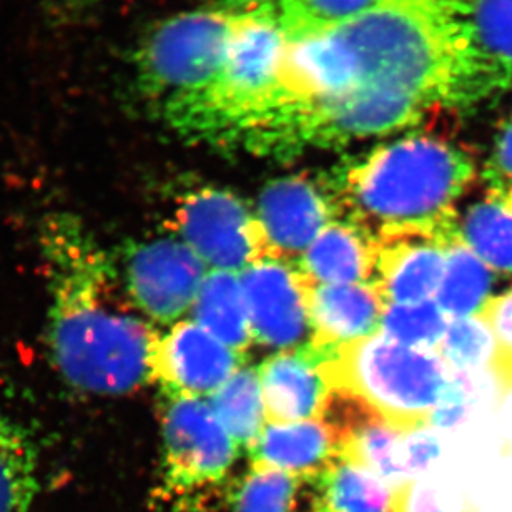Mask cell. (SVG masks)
<instances>
[{
  "label": "cell",
  "instance_id": "1",
  "mask_svg": "<svg viewBox=\"0 0 512 512\" xmlns=\"http://www.w3.org/2000/svg\"><path fill=\"white\" fill-rule=\"evenodd\" d=\"M512 67L479 40L473 0H376L350 19L286 32L265 89L213 148L290 160L416 127L496 99Z\"/></svg>",
  "mask_w": 512,
  "mask_h": 512
},
{
  "label": "cell",
  "instance_id": "2",
  "mask_svg": "<svg viewBox=\"0 0 512 512\" xmlns=\"http://www.w3.org/2000/svg\"><path fill=\"white\" fill-rule=\"evenodd\" d=\"M44 265L45 343L65 383L120 396L153 383L162 335L138 311L119 266L84 220L54 212L37 233Z\"/></svg>",
  "mask_w": 512,
  "mask_h": 512
},
{
  "label": "cell",
  "instance_id": "3",
  "mask_svg": "<svg viewBox=\"0 0 512 512\" xmlns=\"http://www.w3.org/2000/svg\"><path fill=\"white\" fill-rule=\"evenodd\" d=\"M476 180L468 150L429 133H408L335 168L325 185L336 220L371 238L406 228L456 227V203Z\"/></svg>",
  "mask_w": 512,
  "mask_h": 512
},
{
  "label": "cell",
  "instance_id": "4",
  "mask_svg": "<svg viewBox=\"0 0 512 512\" xmlns=\"http://www.w3.org/2000/svg\"><path fill=\"white\" fill-rule=\"evenodd\" d=\"M315 351L330 389L355 394L401 433L428 428L448 381L436 351L399 345L383 333Z\"/></svg>",
  "mask_w": 512,
  "mask_h": 512
},
{
  "label": "cell",
  "instance_id": "5",
  "mask_svg": "<svg viewBox=\"0 0 512 512\" xmlns=\"http://www.w3.org/2000/svg\"><path fill=\"white\" fill-rule=\"evenodd\" d=\"M250 4L252 0H227L163 20L135 54L138 92L162 107L207 84L217 74Z\"/></svg>",
  "mask_w": 512,
  "mask_h": 512
},
{
  "label": "cell",
  "instance_id": "6",
  "mask_svg": "<svg viewBox=\"0 0 512 512\" xmlns=\"http://www.w3.org/2000/svg\"><path fill=\"white\" fill-rule=\"evenodd\" d=\"M158 499L175 512H207L222 498L240 449L208 401L167 398Z\"/></svg>",
  "mask_w": 512,
  "mask_h": 512
},
{
  "label": "cell",
  "instance_id": "7",
  "mask_svg": "<svg viewBox=\"0 0 512 512\" xmlns=\"http://www.w3.org/2000/svg\"><path fill=\"white\" fill-rule=\"evenodd\" d=\"M175 223L183 243L212 270L242 273L270 258L265 233L235 193L203 187L180 200Z\"/></svg>",
  "mask_w": 512,
  "mask_h": 512
},
{
  "label": "cell",
  "instance_id": "8",
  "mask_svg": "<svg viewBox=\"0 0 512 512\" xmlns=\"http://www.w3.org/2000/svg\"><path fill=\"white\" fill-rule=\"evenodd\" d=\"M122 278L138 311L152 325L173 326L192 311L205 263L177 240L135 243L125 253Z\"/></svg>",
  "mask_w": 512,
  "mask_h": 512
},
{
  "label": "cell",
  "instance_id": "9",
  "mask_svg": "<svg viewBox=\"0 0 512 512\" xmlns=\"http://www.w3.org/2000/svg\"><path fill=\"white\" fill-rule=\"evenodd\" d=\"M461 238L456 227L406 228L381 233L375 243L373 283L386 305L431 300L446 268V255Z\"/></svg>",
  "mask_w": 512,
  "mask_h": 512
},
{
  "label": "cell",
  "instance_id": "10",
  "mask_svg": "<svg viewBox=\"0 0 512 512\" xmlns=\"http://www.w3.org/2000/svg\"><path fill=\"white\" fill-rule=\"evenodd\" d=\"M253 338L273 350H298L310 345V316L305 278L285 261L265 258L240 273Z\"/></svg>",
  "mask_w": 512,
  "mask_h": 512
},
{
  "label": "cell",
  "instance_id": "11",
  "mask_svg": "<svg viewBox=\"0 0 512 512\" xmlns=\"http://www.w3.org/2000/svg\"><path fill=\"white\" fill-rule=\"evenodd\" d=\"M256 218L270 258L296 266L316 237L335 222L336 208L323 180L290 175L261 190Z\"/></svg>",
  "mask_w": 512,
  "mask_h": 512
},
{
  "label": "cell",
  "instance_id": "12",
  "mask_svg": "<svg viewBox=\"0 0 512 512\" xmlns=\"http://www.w3.org/2000/svg\"><path fill=\"white\" fill-rule=\"evenodd\" d=\"M242 365L243 356L195 321H178L160 338L153 383H160L167 398H210Z\"/></svg>",
  "mask_w": 512,
  "mask_h": 512
},
{
  "label": "cell",
  "instance_id": "13",
  "mask_svg": "<svg viewBox=\"0 0 512 512\" xmlns=\"http://www.w3.org/2000/svg\"><path fill=\"white\" fill-rule=\"evenodd\" d=\"M305 291L310 345L333 348L380 333L386 301L375 283L321 285L305 278Z\"/></svg>",
  "mask_w": 512,
  "mask_h": 512
},
{
  "label": "cell",
  "instance_id": "14",
  "mask_svg": "<svg viewBox=\"0 0 512 512\" xmlns=\"http://www.w3.org/2000/svg\"><path fill=\"white\" fill-rule=\"evenodd\" d=\"M268 424H291L320 418L330 386L310 345L280 351L258 368Z\"/></svg>",
  "mask_w": 512,
  "mask_h": 512
},
{
  "label": "cell",
  "instance_id": "15",
  "mask_svg": "<svg viewBox=\"0 0 512 512\" xmlns=\"http://www.w3.org/2000/svg\"><path fill=\"white\" fill-rule=\"evenodd\" d=\"M252 464L278 469L300 479H318L341 458L330 429L318 419L291 424H265Z\"/></svg>",
  "mask_w": 512,
  "mask_h": 512
},
{
  "label": "cell",
  "instance_id": "16",
  "mask_svg": "<svg viewBox=\"0 0 512 512\" xmlns=\"http://www.w3.org/2000/svg\"><path fill=\"white\" fill-rule=\"evenodd\" d=\"M296 268L306 280L321 285L373 283L375 243L355 225L335 220L311 243Z\"/></svg>",
  "mask_w": 512,
  "mask_h": 512
},
{
  "label": "cell",
  "instance_id": "17",
  "mask_svg": "<svg viewBox=\"0 0 512 512\" xmlns=\"http://www.w3.org/2000/svg\"><path fill=\"white\" fill-rule=\"evenodd\" d=\"M192 313L198 326L240 356L255 343L247 301L237 273L212 270L205 275Z\"/></svg>",
  "mask_w": 512,
  "mask_h": 512
},
{
  "label": "cell",
  "instance_id": "18",
  "mask_svg": "<svg viewBox=\"0 0 512 512\" xmlns=\"http://www.w3.org/2000/svg\"><path fill=\"white\" fill-rule=\"evenodd\" d=\"M498 275L474 255L463 238L449 247L434 301L448 320L481 316L494 298Z\"/></svg>",
  "mask_w": 512,
  "mask_h": 512
},
{
  "label": "cell",
  "instance_id": "19",
  "mask_svg": "<svg viewBox=\"0 0 512 512\" xmlns=\"http://www.w3.org/2000/svg\"><path fill=\"white\" fill-rule=\"evenodd\" d=\"M466 247L496 275L512 278V203L486 190L483 200L459 213Z\"/></svg>",
  "mask_w": 512,
  "mask_h": 512
},
{
  "label": "cell",
  "instance_id": "20",
  "mask_svg": "<svg viewBox=\"0 0 512 512\" xmlns=\"http://www.w3.org/2000/svg\"><path fill=\"white\" fill-rule=\"evenodd\" d=\"M39 488L34 439L22 424L0 413V512H32Z\"/></svg>",
  "mask_w": 512,
  "mask_h": 512
},
{
  "label": "cell",
  "instance_id": "21",
  "mask_svg": "<svg viewBox=\"0 0 512 512\" xmlns=\"http://www.w3.org/2000/svg\"><path fill=\"white\" fill-rule=\"evenodd\" d=\"M232 512H323L316 479L256 466L233 494Z\"/></svg>",
  "mask_w": 512,
  "mask_h": 512
},
{
  "label": "cell",
  "instance_id": "22",
  "mask_svg": "<svg viewBox=\"0 0 512 512\" xmlns=\"http://www.w3.org/2000/svg\"><path fill=\"white\" fill-rule=\"evenodd\" d=\"M436 353L451 371L491 373L498 378L504 394L511 389L504 375L498 338L484 316L449 320Z\"/></svg>",
  "mask_w": 512,
  "mask_h": 512
},
{
  "label": "cell",
  "instance_id": "23",
  "mask_svg": "<svg viewBox=\"0 0 512 512\" xmlns=\"http://www.w3.org/2000/svg\"><path fill=\"white\" fill-rule=\"evenodd\" d=\"M316 486L325 512H393V488L348 459H338Z\"/></svg>",
  "mask_w": 512,
  "mask_h": 512
},
{
  "label": "cell",
  "instance_id": "24",
  "mask_svg": "<svg viewBox=\"0 0 512 512\" xmlns=\"http://www.w3.org/2000/svg\"><path fill=\"white\" fill-rule=\"evenodd\" d=\"M207 401L238 449L245 448L250 453L266 424L258 370L240 368Z\"/></svg>",
  "mask_w": 512,
  "mask_h": 512
},
{
  "label": "cell",
  "instance_id": "25",
  "mask_svg": "<svg viewBox=\"0 0 512 512\" xmlns=\"http://www.w3.org/2000/svg\"><path fill=\"white\" fill-rule=\"evenodd\" d=\"M448 321L434 298L406 305L394 303L386 305L380 333L414 350L436 351Z\"/></svg>",
  "mask_w": 512,
  "mask_h": 512
},
{
  "label": "cell",
  "instance_id": "26",
  "mask_svg": "<svg viewBox=\"0 0 512 512\" xmlns=\"http://www.w3.org/2000/svg\"><path fill=\"white\" fill-rule=\"evenodd\" d=\"M491 381L501 388L496 376L491 373L449 371L441 398L429 418V428L453 431L468 423L471 414L483 403L486 391L491 388Z\"/></svg>",
  "mask_w": 512,
  "mask_h": 512
},
{
  "label": "cell",
  "instance_id": "27",
  "mask_svg": "<svg viewBox=\"0 0 512 512\" xmlns=\"http://www.w3.org/2000/svg\"><path fill=\"white\" fill-rule=\"evenodd\" d=\"M285 32L316 29L350 19L376 0H273Z\"/></svg>",
  "mask_w": 512,
  "mask_h": 512
},
{
  "label": "cell",
  "instance_id": "28",
  "mask_svg": "<svg viewBox=\"0 0 512 512\" xmlns=\"http://www.w3.org/2000/svg\"><path fill=\"white\" fill-rule=\"evenodd\" d=\"M473 19L484 47L512 67V0H473Z\"/></svg>",
  "mask_w": 512,
  "mask_h": 512
},
{
  "label": "cell",
  "instance_id": "29",
  "mask_svg": "<svg viewBox=\"0 0 512 512\" xmlns=\"http://www.w3.org/2000/svg\"><path fill=\"white\" fill-rule=\"evenodd\" d=\"M393 512H461V508L443 486L416 478L393 488Z\"/></svg>",
  "mask_w": 512,
  "mask_h": 512
},
{
  "label": "cell",
  "instance_id": "30",
  "mask_svg": "<svg viewBox=\"0 0 512 512\" xmlns=\"http://www.w3.org/2000/svg\"><path fill=\"white\" fill-rule=\"evenodd\" d=\"M443 454V446L433 428L404 433L399 444V463L406 479L421 478Z\"/></svg>",
  "mask_w": 512,
  "mask_h": 512
},
{
  "label": "cell",
  "instance_id": "31",
  "mask_svg": "<svg viewBox=\"0 0 512 512\" xmlns=\"http://www.w3.org/2000/svg\"><path fill=\"white\" fill-rule=\"evenodd\" d=\"M484 320L493 328L503 355L504 375L512 388V288L494 296L484 310Z\"/></svg>",
  "mask_w": 512,
  "mask_h": 512
},
{
  "label": "cell",
  "instance_id": "32",
  "mask_svg": "<svg viewBox=\"0 0 512 512\" xmlns=\"http://www.w3.org/2000/svg\"><path fill=\"white\" fill-rule=\"evenodd\" d=\"M489 192H504L512 185V115L494 140L493 153L483 172Z\"/></svg>",
  "mask_w": 512,
  "mask_h": 512
},
{
  "label": "cell",
  "instance_id": "33",
  "mask_svg": "<svg viewBox=\"0 0 512 512\" xmlns=\"http://www.w3.org/2000/svg\"><path fill=\"white\" fill-rule=\"evenodd\" d=\"M44 2L54 19L70 22V20L84 19L85 15L92 14L112 0H44Z\"/></svg>",
  "mask_w": 512,
  "mask_h": 512
},
{
  "label": "cell",
  "instance_id": "34",
  "mask_svg": "<svg viewBox=\"0 0 512 512\" xmlns=\"http://www.w3.org/2000/svg\"><path fill=\"white\" fill-rule=\"evenodd\" d=\"M494 193H498V195H501V197L506 198V200H508V202L512 203V185H509V187L506 188V190H504V192H494Z\"/></svg>",
  "mask_w": 512,
  "mask_h": 512
},
{
  "label": "cell",
  "instance_id": "35",
  "mask_svg": "<svg viewBox=\"0 0 512 512\" xmlns=\"http://www.w3.org/2000/svg\"><path fill=\"white\" fill-rule=\"evenodd\" d=\"M323 512H325V511H323Z\"/></svg>",
  "mask_w": 512,
  "mask_h": 512
}]
</instances>
